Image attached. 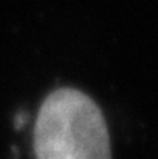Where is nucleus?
<instances>
[{"instance_id": "f257e3e1", "label": "nucleus", "mask_w": 158, "mask_h": 159, "mask_svg": "<svg viewBox=\"0 0 158 159\" xmlns=\"http://www.w3.org/2000/svg\"><path fill=\"white\" fill-rule=\"evenodd\" d=\"M36 159H111L105 116L87 93L73 87L50 92L34 124Z\"/></svg>"}]
</instances>
